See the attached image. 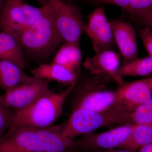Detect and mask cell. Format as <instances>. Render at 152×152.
Wrapping results in <instances>:
<instances>
[{"label":"cell","instance_id":"6da1fadb","mask_svg":"<svg viewBox=\"0 0 152 152\" xmlns=\"http://www.w3.org/2000/svg\"><path fill=\"white\" fill-rule=\"evenodd\" d=\"M77 83L61 92L51 91L26 107L15 111L13 123L8 132L23 127L40 129L53 126L61 115L65 102Z\"/></svg>","mask_w":152,"mask_h":152},{"label":"cell","instance_id":"7a4b0ae2","mask_svg":"<svg viewBox=\"0 0 152 152\" xmlns=\"http://www.w3.org/2000/svg\"><path fill=\"white\" fill-rule=\"evenodd\" d=\"M117 124L134 125L131 113L120 106L115 104L102 111L73 109L67 121L63 126L62 133L64 135L72 139L100 128Z\"/></svg>","mask_w":152,"mask_h":152},{"label":"cell","instance_id":"3957f363","mask_svg":"<svg viewBox=\"0 0 152 152\" xmlns=\"http://www.w3.org/2000/svg\"><path fill=\"white\" fill-rule=\"evenodd\" d=\"M17 39L24 53L34 58L42 59L53 53L62 41L55 25L52 8L48 15L19 33Z\"/></svg>","mask_w":152,"mask_h":152},{"label":"cell","instance_id":"277c9868","mask_svg":"<svg viewBox=\"0 0 152 152\" xmlns=\"http://www.w3.org/2000/svg\"><path fill=\"white\" fill-rule=\"evenodd\" d=\"M52 9L57 31L64 43L79 45L84 23L80 10L74 4L61 0H47Z\"/></svg>","mask_w":152,"mask_h":152},{"label":"cell","instance_id":"5b68a950","mask_svg":"<svg viewBox=\"0 0 152 152\" xmlns=\"http://www.w3.org/2000/svg\"><path fill=\"white\" fill-rule=\"evenodd\" d=\"M133 127L134 125H123L104 132L84 135L75 141L74 148L92 151L118 148L131 135Z\"/></svg>","mask_w":152,"mask_h":152},{"label":"cell","instance_id":"8992f818","mask_svg":"<svg viewBox=\"0 0 152 152\" xmlns=\"http://www.w3.org/2000/svg\"><path fill=\"white\" fill-rule=\"evenodd\" d=\"M51 91L48 81L34 78L6 91L1 95L6 103L16 111L24 109Z\"/></svg>","mask_w":152,"mask_h":152},{"label":"cell","instance_id":"52a82bcc","mask_svg":"<svg viewBox=\"0 0 152 152\" xmlns=\"http://www.w3.org/2000/svg\"><path fill=\"white\" fill-rule=\"evenodd\" d=\"M84 32L90 38L96 53L112 50L115 44L110 22L102 7L95 9L85 24Z\"/></svg>","mask_w":152,"mask_h":152},{"label":"cell","instance_id":"ba28073f","mask_svg":"<svg viewBox=\"0 0 152 152\" xmlns=\"http://www.w3.org/2000/svg\"><path fill=\"white\" fill-rule=\"evenodd\" d=\"M115 104L131 113L137 106L152 100V77L122 84L117 90Z\"/></svg>","mask_w":152,"mask_h":152},{"label":"cell","instance_id":"9c48e42d","mask_svg":"<svg viewBox=\"0 0 152 152\" xmlns=\"http://www.w3.org/2000/svg\"><path fill=\"white\" fill-rule=\"evenodd\" d=\"M0 152H43L36 129L19 127L0 139Z\"/></svg>","mask_w":152,"mask_h":152},{"label":"cell","instance_id":"30bf717a","mask_svg":"<svg viewBox=\"0 0 152 152\" xmlns=\"http://www.w3.org/2000/svg\"><path fill=\"white\" fill-rule=\"evenodd\" d=\"M117 98V91H113L104 89L102 86L89 84L84 87L77 96L73 109L102 111L115 105Z\"/></svg>","mask_w":152,"mask_h":152},{"label":"cell","instance_id":"8fae6325","mask_svg":"<svg viewBox=\"0 0 152 152\" xmlns=\"http://www.w3.org/2000/svg\"><path fill=\"white\" fill-rule=\"evenodd\" d=\"M23 0H6L0 14V31L17 38L19 33L28 27V22Z\"/></svg>","mask_w":152,"mask_h":152},{"label":"cell","instance_id":"7c38bea8","mask_svg":"<svg viewBox=\"0 0 152 152\" xmlns=\"http://www.w3.org/2000/svg\"><path fill=\"white\" fill-rule=\"evenodd\" d=\"M119 65V56L112 50L102 51L94 56L88 57L83 64L92 74L105 75L120 86L123 83V78L118 74Z\"/></svg>","mask_w":152,"mask_h":152},{"label":"cell","instance_id":"4fadbf2b","mask_svg":"<svg viewBox=\"0 0 152 152\" xmlns=\"http://www.w3.org/2000/svg\"><path fill=\"white\" fill-rule=\"evenodd\" d=\"M115 43L122 55L124 64L138 58L135 31L129 23L114 20L110 22Z\"/></svg>","mask_w":152,"mask_h":152},{"label":"cell","instance_id":"5bb4252c","mask_svg":"<svg viewBox=\"0 0 152 152\" xmlns=\"http://www.w3.org/2000/svg\"><path fill=\"white\" fill-rule=\"evenodd\" d=\"M63 126H51L36 129L43 152H66L75 147L72 139L63 134Z\"/></svg>","mask_w":152,"mask_h":152},{"label":"cell","instance_id":"9a60e30c","mask_svg":"<svg viewBox=\"0 0 152 152\" xmlns=\"http://www.w3.org/2000/svg\"><path fill=\"white\" fill-rule=\"evenodd\" d=\"M31 73L35 77L53 81L65 84L71 85L77 81L78 74L58 64H41L32 70Z\"/></svg>","mask_w":152,"mask_h":152},{"label":"cell","instance_id":"2e32d148","mask_svg":"<svg viewBox=\"0 0 152 152\" xmlns=\"http://www.w3.org/2000/svg\"><path fill=\"white\" fill-rule=\"evenodd\" d=\"M23 69L10 60L0 58V88L6 91L32 80L34 76L27 75Z\"/></svg>","mask_w":152,"mask_h":152},{"label":"cell","instance_id":"e0dca14e","mask_svg":"<svg viewBox=\"0 0 152 152\" xmlns=\"http://www.w3.org/2000/svg\"><path fill=\"white\" fill-rule=\"evenodd\" d=\"M0 58L10 60L20 66L26 67L24 52L16 38L0 31Z\"/></svg>","mask_w":152,"mask_h":152},{"label":"cell","instance_id":"ac0fdd59","mask_svg":"<svg viewBox=\"0 0 152 152\" xmlns=\"http://www.w3.org/2000/svg\"><path fill=\"white\" fill-rule=\"evenodd\" d=\"M82 53L79 45L64 43L57 51L53 62L78 73L82 60Z\"/></svg>","mask_w":152,"mask_h":152},{"label":"cell","instance_id":"d6986e66","mask_svg":"<svg viewBox=\"0 0 152 152\" xmlns=\"http://www.w3.org/2000/svg\"><path fill=\"white\" fill-rule=\"evenodd\" d=\"M152 143V121L143 125H134L127 140L118 148L137 152L140 148Z\"/></svg>","mask_w":152,"mask_h":152},{"label":"cell","instance_id":"ffe728a7","mask_svg":"<svg viewBox=\"0 0 152 152\" xmlns=\"http://www.w3.org/2000/svg\"><path fill=\"white\" fill-rule=\"evenodd\" d=\"M152 73V57L137 58L124 64L118 70V74L123 78L125 76L144 77Z\"/></svg>","mask_w":152,"mask_h":152},{"label":"cell","instance_id":"44dd1931","mask_svg":"<svg viewBox=\"0 0 152 152\" xmlns=\"http://www.w3.org/2000/svg\"><path fill=\"white\" fill-rule=\"evenodd\" d=\"M134 125L146 124L152 121V100L137 106L131 112Z\"/></svg>","mask_w":152,"mask_h":152},{"label":"cell","instance_id":"7402d4cb","mask_svg":"<svg viewBox=\"0 0 152 152\" xmlns=\"http://www.w3.org/2000/svg\"><path fill=\"white\" fill-rule=\"evenodd\" d=\"M15 111L13 110L0 95V138L11 129L13 123Z\"/></svg>","mask_w":152,"mask_h":152},{"label":"cell","instance_id":"603a6c76","mask_svg":"<svg viewBox=\"0 0 152 152\" xmlns=\"http://www.w3.org/2000/svg\"><path fill=\"white\" fill-rule=\"evenodd\" d=\"M152 8V0H131L130 4L126 11L133 15L139 12Z\"/></svg>","mask_w":152,"mask_h":152},{"label":"cell","instance_id":"cb8c5ba5","mask_svg":"<svg viewBox=\"0 0 152 152\" xmlns=\"http://www.w3.org/2000/svg\"><path fill=\"white\" fill-rule=\"evenodd\" d=\"M138 35L149 56L152 57V31L145 28L140 30Z\"/></svg>","mask_w":152,"mask_h":152},{"label":"cell","instance_id":"d4e9b609","mask_svg":"<svg viewBox=\"0 0 152 152\" xmlns=\"http://www.w3.org/2000/svg\"><path fill=\"white\" fill-rule=\"evenodd\" d=\"M146 27L152 31V8L133 15Z\"/></svg>","mask_w":152,"mask_h":152},{"label":"cell","instance_id":"484cf974","mask_svg":"<svg viewBox=\"0 0 152 152\" xmlns=\"http://www.w3.org/2000/svg\"><path fill=\"white\" fill-rule=\"evenodd\" d=\"M131 0H92L94 4H110L121 7L125 11L127 9Z\"/></svg>","mask_w":152,"mask_h":152},{"label":"cell","instance_id":"4316f807","mask_svg":"<svg viewBox=\"0 0 152 152\" xmlns=\"http://www.w3.org/2000/svg\"><path fill=\"white\" fill-rule=\"evenodd\" d=\"M93 152H137L121 148L99 150L93 151Z\"/></svg>","mask_w":152,"mask_h":152},{"label":"cell","instance_id":"83f0119b","mask_svg":"<svg viewBox=\"0 0 152 152\" xmlns=\"http://www.w3.org/2000/svg\"><path fill=\"white\" fill-rule=\"evenodd\" d=\"M137 151V152H152V143L143 146Z\"/></svg>","mask_w":152,"mask_h":152},{"label":"cell","instance_id":"f1b7e54d","mask_svg":"<svg viewBox=\"0 0 152 152\" xmlns=\"http://www.w3.org/2000/svg\"><path fill=\"white\" fill-rule=\"evenodd\" d=\"M6 0H0V14L5 4Z\"/></svg>","mask_w":152,"mask_h":152},{"label":"cell","instance_id":"f546056e","mask_svg":"<svg viewBox=\"0 0 152 152\" xmlns=\"http://www.w3.org/2000/svg\"><path fill=\"white\" fill-rule=\"evenodd\" d=\"M74 148H72L69 150V151H68L66 152H77L76 151H75V150H74Z\"/></svg>","mask_w":152,"mask_h":152},{"label":"cell","instance_id":"4dcf8cb0","mask_svg":"<svg viewBox=\"0 0 152 152\" xmlns=\"http://www.w3.org/2000/svg\"><path fill=\"white\" fill-rule=\"evenodd\" d=\"M61 1H68V0H61Z\"/></svg>","mask_w":152,"mask_h":152},{"label":"cell","instance_id":"1f68e13d","mask_svg":"<svg viewBox=\"0 0 152 152\" xmlns=\"http://www.w3.org/2000/svg\"><path fill=\"white\" fill-rule=\"evenodd\" d=\"M23 1H26V0H23Z\"/></svg>","mask_w":152,"mask_h":152},{"label":"cell","instance_id":"d6a6232c","mask_svg":"<svg viewBox=\"0 0 152 152\" xmlns=\"http://www.w3.org/2000/svg\"><path fill=\"white\" fill-rule=\"evenodd\" d=\"M1 138H0V139H1Z\"/></svg>","mask_w":152,"mask_h":152}]
</instances>
